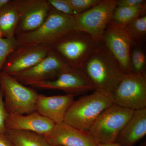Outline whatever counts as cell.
<instances>
[{
	"mask_svg": "<svg viewBox=\"0 0 146 146\" xmlns=\"http://www.w3.org/2000/svg\"><path fill=\"white\" fill-rule=\"evenodd\" d=\"M81 70L95 90L111 98L125 74L103 43L85 61Z\"/></svg>",
	"mask_w": 146,
	"mask_h": 146,
	"instance_id": "obj_1",
	"label": "cell"
},
{
	"mask_svg": "<svg viewBox=\"0 0 146 146\" xmlns=\"http://www.w3.org/2000/svg\"><path fill=\"white\" fill-rule=\"evenodd\" d=\"M73 30L74 16L64 14L52 7L48 17L39 27L15 36L22 45L51 48L65 35Z\"/></svg>",
	"mask_w": 146,
	"mask_h": 146,
	"instance_id": "obj_2",
	"label": "cell"
},
{
	"mask_svg": "<svg viewBox=\"0 0 146 146\" xmlns=\"http://www.w3.org/2000/svg\"><path fill=\"white\" fill-rule=\"evenodd\" d=\"M102 44V40L84 32L73 30L52 47L73 68L81 69L85 61Z\"/></svg>",
	"mask_w": 146,
	"mask_h": 146,
	"instance_id": "obj_3",
	"label": "cell"
},
{
	"mask_svg": "<svg viewBox=\"0 0 146 146\" xmlns=\"http://www.w3.org/2000/svg\"><path fill=\"white\" fill-rule=\"evenodd\" d=\"M112 99L94 90L91 94L74 101L68 109L64 122L88 131L102 112L113 104Z\"/></svg>",
	"mask_w": 146,
	"mask_h": 146,
	"instance_id": "obj_4",
	"label": "cell"
},
{
	"mask_svg": "<svg viewBox=\"0 0 146 146\" xmlns=\"http://www.w3.org/2000/svg\"><path fill=\"white\" fill-rule=\"evenodd\" d=\"M0 88L8 115H27L36 111L39 94L34 89L25 86L14 77L2 72H0Z\"/></svg>",
	"mask_w": 146,
	"mask_h": 146,
	"instance_id": "obj_5",
	"label": "cell"
},
{
	"mask_svg": "<svg viewBox=\"0 0 146 146\" xmlns=\"http://www.w3.org/2000/svg\"><path fill=\"white\" fill-rule=\"evenodd\" d=\"M133 111L112 104L102 112L88 132L97 144L114 143Z\"/></svg>",
	"mask_w": 146,
	"mask_h": 146,
	"instance_id": "obj_6",
	"label": "cell"
},
{
	"mask_svg": "<svg viewBox=\"0 0 146 146\" xmlns=\"http://www.w3.org/2000/svg\"><path fill=\"white\" fill-rule=\"evenodd\" d=\"M117 7L116 0H101L89 10L74 15V30L84 32L102 40Z\"/></svg>",
	"mask_w": 146,
	"mask_h": 146,
	"instance_id": "obj_7",
	"label": "cell"
},
{
	"mask_svg": "<svg viewBox=\"0 0 146 146\" xmlns=\"http://www.w3.org/2000/svg\"><path fill=\"white\" fill-rule=\"evenodd\" d=\"M102 41L117 60L123 72L131 74L130 52L131 47L135 43L126 27L112 20L105 30Z\"/></svg>",
	"mask_w": 146,
	"mask_h": 146,
	"instance_id": "obj_8",
	"label": "cell"
},
{
	"mask_svg": "<svg viewBox=\"0 0 146 146\" xmlns=\"http://www.w3.org/2000/svg\"><path fill=\"white\" fill-rule=\"evenodd\" d=\"M112 99L113 104L127 109L146 108V75L125 74Z\"/></svg>",
	"mask_w": 146,
	"mask_h": 146,
	"instance_id": "obj_9",
	"label": "cell"
},
{
	"mask_svg": "<svg viewBox=\"0 0 146 146\" xmlns=\"http://www.w3.org/2000/svg\"><path fill=\"white\" fill-rule=\"evenodd\" d=\"M69 66L63 58L51 48L48 55L31 68L13 75L25 85H32L54 79Z\"/></svg>",
	"mask_w": 146,
	"mask_h": 146,
	"instance_id": "obj_10",
	"label": "cell"
},
{
	"mask_svg": "<svg viewBox=\"0 0 146 146\" xmlns=\"http://www.w3.org/2000/svg\"><path fill=\"white\" fill-rule=\"evenodd\" d=\"M31 86L39 89L61 90L66 94L74 96L95 90L81 69L71 67L64 70L54 79L39 82Z\"/></svg>",
	"mask_w": 146,
	"mask_h": 146,
	"instance_id": "obj_11",
	"label": "cell"
},
{
	"mask_svg": "<svg viewBox=\"0 0 146 146\" xmlns=\"http://www.w3.org/2000/svg\"><path fill=\"white\" fill-rule=\"evenodd\" d=\"M14 2L20 17L15 36L38 28L52 9L48 0H15Z\"/></svg>",
	"mask_w": 146,
	"mask_h": 146,
	"instance_id": "obj_12",
	"label": "cell"
},
{
	"mask_svg": "<svg viewBox=\"0 0 146 146\" xmlns=\"http://www.w3.org/2000/svg\"><path fill=\"white\" fill-rule=\"evenodd\" d=\"M51 49L45 46L21 45L9 56L1 72L13 76L28 70L44 59Z\"/></svg>",
	"mask_w": 146,
	"mask_h": 146,
	"instance_id": "obj_13",
	"label": "cell"
},
{
	"mask_svg": "<svg viewBox=\"0 0 146 146\" xmlns=\"http://www.w3.org/2000/svg\"><path fill=\"white\" fill-rule=\"evenodd\" d=\"M44 137L52 146H98L88 131L80 130L64 122L55 124Z\"/></svg>",
	"mask_w": 146,
	"mask_h": 146,
	"instance_id": "obj_14",
	"label": "cell"
},
{
	"mask_svg": "<svg viewBox=\"0 0 146 146\" xmlns=\"http://www.w3.org/2000/svg\"><path fill=\"white\" fill-rule=\"evenodd\" d=\"M55 124L36 111L27 115H8L5 122L7 129L31 131L44 136L52 131Z\"/></svg>",
	"mask_w": 146,
	"mask_h": 146,
	"instance_id": "obj_15",
	"label": "cell"
},
{
	"mask_svg": "<svg viewBox=\"0 0 146 146\" xmlns=\"http://www.w3.org/2000/svg\"><path fill=\"white\" fill-rule=\"evenodd\" d=\"M74 97L68 94L50 96L39 94L36 111L56 124L63 122L68 109L74 101Z\"/></svg>",
	"mask_w": 146,
	"mask_h": 146,
	"instance_id": "obj_16",
	"label": "cell"
},
{
	"mask_svg": "<svg viewBox=\"0 0 146 146\" xmlns=\"http://www.w3.org/2000/svg\"><path fill=\"white\" fill-rule=\"evenodd\" d=\"M146 134V108H145L134 110L115 142L122 146H133Z\"/></svg>",
	"mask_w": 146,
	"mask_h": 146,
	"instance_id": "obj_17",
	"label": "cell"
},
{
	"mask_svg": "<svg viewBox=\"0 0 146 146\" xmlns=\"http://www.w3.org/2000/svg\"><path fill=\"white\" fill-rule=\"evenodd\" d=\"M19 14L14 1H11L0 11V35L5 38L15 37Z\"/></svg>",
	"mask_w": 146,
	"mask_h": 146,
	"instance_id": "obj_18",
	"label": "cell"
},
{
	"mask_svg": "<svg viewBox=\"0 0 146 146\" xmlns=\"http://www.w3.org/2000/svg\"><path fill=\"white\" fill-rule=\"evenodd\" d=\"M5 134L14 146H52L44 136L31 131L7 129Z\"/></svg>",
	"mask_w": 146,
	"mask_h": 146,
	"instance_id": "obj_19",
	"label": "cell"
},
{
	"mask_svg": "<svg viewBox=\"0 0 146 146\" xmlns=\"http://www.w3.org/2000/svg\"><path fill=\"white\" fill-rule=\"evenodd\" d=\"M146 2L131 7H117L112 20L121 25L125 27L131 22L146 15Z\"/></svg>",
	"mask_w": 146,
	"mask_h": 146,
	"instance_id": "obj_20",
	"label": "cell"
},
{
	"mask_svg": "<svg viewBox=\"0 0 146 146\" xmlns=\"http://www.w3.org/2000/svg\"><path fill=\"white\" fill-rule=\"evenodd\" d=\"M141 45L135 44L131 47L130 56L131 74L146 75V56Z\"/></svg>",
	"mask_w": 146,
	"mask_h": 146,
	"instance_id": "obj_21",
	"label": "cell"
},
{
	"mask_svg": "<svg viewBox=\"0 0 146 146\" xmlns=\"http://www.w3.org/2000/svg\"><path fill=\"white\" fill-rule=\"evenodd\" d=\"M135 44H143L146 38V15L137 18L126 26Z\"/></svg>",
	"mask_w": 146,
	"mask_h": 146,
	"instance_id": "obj_22",
	"label": "cell"
},
{
	"mask_svg": "<svg viewBox=\"0 0 146 146\" xmlns=\"http://www.w3.org/2000/svg\"><path fill=\"white\" fill-rule=\"evenodd\" d=\"M21 45L16 36L5 38L0 35V72L9 56Z\"/></svg>",
	"mask_w": 146,
	"mask_h": 146,
	"instance_id": "obj_23",
	"label": "cell"
},
{
	"mask_svg": "<svg viewBox=\"0 0 146 146\" xmlns=\"http://www.w3.org/2000/svg\"><path fill=\"white\" fill-rule=\"evenodd\" d=\"M101 1V0H68L74 15L89 10Z\"/></svg>",
	"mask_w": 146,
	"mask_h": 146,
	"instance_id": "obj_24",
	"label": "cell"
},
{
	"mask_svg": "<svg viewBox=\"0 0 146 146\" xmlns=\"http://www.w3.org/2000/svg\"><path fill=\"white\" fill-rule=\"evenodd\" d=\"M48 1L52 7L58 11L67 15H74L68 0H48Z\"/></svg>",
	"mask_w": 146,
	"mask_h": 146,
	"instance_id": "obj_25",
	"label": "cell"
},
{
	"mask_svg": "<svg viewBox=\"0 0 146 146\" xmlns=\"http://www.w3.org/2000/svg\"><path fill=\"white\" fill-rule=\"evenodd\" d=\"M8 114L6 110L2 91L0 88V133L5 134L7 131L5 122Z\"/></svg>",
	"mask_w": 146,
	"mask_h": 146,
	"instance_id": "obj_26",
	"label": "cell"
},
{
	"mask_svg": "<svg viewBox=\"0 0 146 146\" xmlns=\"http://www.w3.org/2000/svg\"><path fill=\"white\" fill-rule=\"evenodd\" d=\"M146 2L145 0H116L117 7H131Z\"/></svg>",
	"mask_w": 146,
	"mask_h": 146,
	"instance_id": "obj_27",
	"label": "cell"
},
{
	"mask_svg": "<svg viewBox=\"0 0 146 146\" xmlns=\"http://www.w3.org/2000/svg\"><path fill=\"white\" fill-rule=\"evenodd\" d=\"M0 146H14L5 134L0 133Z\"/></svg>",
	"mask_w": 146,
	"mask_h": 146,
	"instance_id": "obj_28",
	"label": "cell"
},
{
	"mask_svg": "<svg viewBox=\"0 0 146 146\" xmlns=\"http://www.w3.org/2000/svg\"><path fill=\"white\" fill-rule=\"evenodd\" d=\"M10 0H0V11L10 2Z\"/></svg>",
	"mask_w": 146,
	"mask_h": 146,
	"instance_id": "obj_29",
	"label": "cell"
},
{
	"mask_svg": "<svg viewBox=\"0 0 146 146\" xmlns=\"http://www.w3.org/2000/svg\"><path fill=\"white\" fill-rule=\"evenodd\" d=\"M98 146H122L116 142L106 144H98Z\"/></svg>",
	"mask_w": 146,
	"mask_h": 146,
	"instance_id": "obj_30",
	"label": "cell"
},
{
	"mask_svg": "<svg viewBox=\"0 0 146 146\" xmlns=\"http://www.w3.org/2000/svg\"><path fill=\"white\" fill-rule=\"evenodd\" d=\"M141 146H146L145 143H144L143 145H141Z\"/></svg>",
	"mask_w": 146,
	"mask_h": 146,
	"instance_id": "obj_31",
	"label": "cell"
},
{
	"mask_svg": "<svg viewBox=\"0 0 146 146\" xmlns=\"http://www.w3.org/2000/svg\"></svg>",
	"mask_w": 146,
	"mask_h": 146,
	"instance_id": "obj_32",
	"label": "cell"
}]
</instances>
